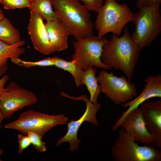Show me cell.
<instances>
[{
  "instance_id": "8",
  "label": "cell",
  "mask_w": 161,
  "mask_h": 161,
  "mask_svg": "<svg viewBox=\"0 0 161 161\" xmlns=\"http://www.w3.org/2000/svg\"><path fill=\"white\" fill-rule=\"evenodd\" d=\"M97 77L101 92L116 105L125 103L137 95L135 83L129 82L125 76L118 77L104 70Z\"/></svg>"
},
{
  "instance_id": "14",
  "label": "cell",
  "mask_w": 161,
  "mask_h": 161,
  "mask_svg": "<svg viewBox=\"0 0 161 161\" xmlns=\"http://www.w3.org/2000/svg\"><path fill=\"white\" fill-rule=\"evenodd\" d=\"M120 127L129 133L135 142L144 144L153 143L154 138L146 127L140 107L130 112Z\"/></svg>"
},
{
  "instance_id": "26",
  "label": "cell",
  "mask_w": 161,
  "mask_h": 161,
  "mask_svg": "<svg viewBox=\"0 0 161 161\" xmlns=\"http://www.w3.org/2000/svg\"><path fill=\"white\" fill-rule=\"evenodd\" d=\"M161 0H137L136 6L138 8L149 7L156 4H160Z\"/></svg>"
},
{
  "instance_id": "19",
  "label": "cell",
  "mask_w": 161,
  "mask_h": 161,
  "mask_svg": "<svg viewBox=\"0 0 161 161\" xmlns=\"http://www.w3.org/2000/svg\"><path fill=\"white\" fill-rule=\"evenodd\" d=\"M0 40L10 45L21 40L18 30L6 17H4L0 22Z\"/></svg>"
},
{
  "instance_id": "15",
  "label": "cell",
  "mask_w": 161,
  "mask_h": 161,
  "mask_svg": "<svg viewBox=\"0 0 161 161\" xmlns=\"http://www.w3.org/2000/svg\"><path fill=\"white\" fill-rule=\"evenodd\" d=\"M50 42L55 52L66 49L68 47L69 32L60 19L47 21L44 24Z\"/></svg>"
},
{
  "instance_id": "7",
  "label": "cell",
  "mask_w": 161,
  "mask_h": 161,
  "mask_svg": "<svg viewBox=\"0 0 161 161\" xmlns=\"http://www.w3.org/2000/svg\"><path fill=\"white\" fill-rule=\"evenodd\" d=\"M108 41L104 37L92 35L76 39L72 42L75 52L71 61L83 70L91 66L105 70L110 69L101 60L103 46Z\"/></svg>"
},
{
  "instance_id": "21",
  "label": "cell",
  "mask_w": 161,
  "mask_h": 161,
  "mask_svg": "<svg viewBox=\"0 0 161 161\" xmlns=\"http://www.w3.org/2000/svg\"><path fill=\"white\" fill-rule=\"evenodd\" d=\"M11 61L16 65L27 68L35 66H54V62L53 58L49 57L42 60L35 61H25L20 59L19 58H11Z\"/></svg>"
},
{
  "instance_id": "1",
  "label": "cell",
  "mask_w": 161,
  "mask_h": 161,
  "mask_svg": "<svg viewBox=\"0 0 161 161\" xmlns=\"http://www.w3.org/2000/svg\"><path fill=\"white\" fill-rule=\"evenodd\" d=\"M140 51L126 27L121 36L113 35L104 44L101 60L111 68L123 71L128 80L131 82Z\"/></svg>"
},
{
  "instance_id": "17",
  "label": "cell",
  "mask_w": 161,
  "mask_h": 161,
  "mask_svg": "<svg viewBox=\"0 0 161 161\" xmlns=\"http://www.w3.org/2000/svg\"><path fill=\"white\" fill-rule=\"evenodd\" d=\"M97 69L94 66L89 67L84 70L83 83L85 84L90 94V101L94 103L97 102L98 97L101 93L100 87L96 76Z\"/></svg>"
},
{
  "instance_id": "3",
  "label": "cell",
  "mask_w": 161,
  "mask_h": 161,
  "mask_svg": "<svg viewBox=\"0 0 161 161\" xmlns=\"http://www.w3.org/2000/svg\"><path fill=\"white\" fill-rule=\"evenodd\" d=\"M160 4H156L139 9L134 14L135 26L131 37L141 51L149 46L161 32Z\"/></svg>"
},
{
  "instance_id": "23",
  "label": "cell",
  "mask_w": 161,
  "mask_h": 161,
  "mask_svg": "<svg viewBox=\"0 0 161 161\" xmlns=\"http://www.w3.org/2000/svg\"><path fill=\"white\" fill-rule=\"evenodd\" d=\"M29 137L31 144L40 153H42L46 151L45 143L42 140V138L38 134L32 132H28L26 134Z\"/></svg>"
},
{
  "instance_id": "16",
  "label": "cell",
  "mask_w": 161,
  "mask_h": 161,
  "mask_svg": "<svg viewBox=\"0 0 161 161\" xmlns=\"http://www.w3.org/2000/svg\"><path fill=\"white\" fill-rule=\"evenodd\" d=\"M24 44V41L10 45L0 40V77L4 75L7 71L9 58H19L25 52V49L21 47Z\"/></svg>"
},
{
  "instance_id": "13",
  "label": "cell",
  "mask_w": 161,
  "mask_h": 161,
  "mask_svg": "<svg viewBox=\"0 0 161 161\" xmlns=\"http://www.w3.org/2000/svg\"><path fill=\"white\" fill-rule=\"evenodd\" d=\"M144 87L140 94L133 100L122 104L123 108L127 109L123 112L120 117L114 124L118 128L127 115L145 101L153 98L161 97V75L160 74L148 76L144 80Z\"/></svg>"
},
{
  "instance_id": "28",
  "label": "cell",
  "mask_w": 161,
  "mask_h": 161,
  "mask_svg": "<svg viewBox=\"0 0 161 161\" xmlns=\"http://www.w3.org/2000/svg\"><path fill=\"white\" fill-rule=\"evenodd\" d=\"M4 119L3 115L0 108V129L1 127V123Z\"/></svg>"
},
{
  "instance_id": "6",
  "label": "cell",
  "mask_w": 161,
  "mask_h": 161,
  "mask_svg": "<svg viewBox=\"0 0 161 161\" xmlns=\"http://www.w3.org/2000/svg\"><path fill=\"white\" fill-rule=\"evenodd\" d=\"M68 119L63 114H47L30 109L21 114L16 120L6 124L4 127L17 130L25 135L28 132H33L42 138L55 126L67 124Z\"/></svg>"
},
{
  "instance_id": "5",
  "label": "cell",
  "mask_w": 161,
  "mask_h": 161,
  "mask_svg": "<svg viewBox=\"0 0 161 161\" xmlns=\"http://www.w3.org/2000/svg\"><path fill=\"white\" fill-rule=\"evenodd\" d=\"M97 13L95 25L99 38L109 32L119 37L125 25L132 21L134 14L127 4L116 0H106Z\"/></svg>"
},
{
  "instance_id": "2",
  "label": "cell",
  "mask_w": 161,
  "mask_h": 161,
  "mask_svg": "<svg viewBox=\"0 0 161 161\" xmlns=\"http://www.w3.org/2000/svg\"><path fill=\"white\" fill-rule=\"evenodd\" d=\"M58 19L76 39L92 35L94 24L89 11L78 0H51Z\"/></svg>"
},
{
  "instance_id": "25",
  "label": "cell",
  "mask_w": 161,
  "mask_h": 161,
  "mask_svg": "<svg viewBox=\"0 0 161 161\" xmlns=\"http://www.w3.org/2000/svg\"><path fill=\"white\" fill-rule=\"evenodd\" d=\"M20 134L18 135V153L22 154L24 151L31 144L30 139L27 135Z\"/></svg>"
},
{
  "instance_id": "4",
  "label": "cell",
  "mask_w": 161,
  "mask_h": 161,
  "mask_svg": "<svg viewBox=\"0 0 161 161\" xmlns=\"http://www.w3.org/2000/svg\"><path fill=\"white\" fill-rule=\"evenodd\" d=\"M115 161H161L160 150L150 144L139 145L129 133L121 128L111 148Z\"/></svg>"
},
{
  "instance_id": "18",
  "label": "cell",
  "mask_w": 161,
  "mask_h": 161,
  "mask_svg": "<svg viewBox=\"0 0 161 161\" xmlns=\"http://www.w3.org/2000/svg\"><path fill=\"white\" fill-rule=\"evenodd\" d=\"M53 58L54 60V66L69 72L73 77L77 87L83 85L82 78L83 70L72 61H68L56 56Z\"/></svg>"
},
{
  "instance_id": "22",
  "label": "cell",
  "mask_w": 161,
  "mask_h": 161,
  "mask_svg": "<svg viewBox=\"0 0 161 161\" xmlns=\"http://www.w3.org/2000/svg\"><path fill=\"white\" fill-rule=\"evenodd\" d=\"M0 3L5 9H13L27 7L30 9L33 4V0H0Z\"/></svg>"
},
{
  "instance_id": "24",
  "label": "cell",
  "mask_w": 161,
  "mask_h": 161,
  "mask_svg": "<svg viewBox=\"0 0 161 161\" xmlns=\"http://www.w3.org/2000/svg\"><path fill=\"white\" fill-rule=\"evenodd\" d=\"M83 3V5L89 11L97 12L103 5V0H78Z\"/></svg>"
},
{
  "instance_id": "11",
  "label": "cell",
  "mask_w": 161,
  "mask_h": 161,
  "mask_svg": "<svg viewBox=\"0 0 161 161\" xmlns=\"http://www.w3.org/2000/svg\"><path fill=\"white\" fill-rule=\"evenodd\" d=\"M43 19L37 12L30 10L27 29L34 48L42 54L49 55L55 52L50 42Z\"/></svg>"
},
{
  "instance_id": "30",
  "label": "cell",
  "mask_w": 161,
  "mask_h": 161,
  "mask_svg": "<svg viewBox=\"0 0 161 161\" xmlns=\"http://www.w3.org/2000/svg\"><path fill=\"white\" fill-rule=\"evenodd\" d=\"M3 153H4V150L2 148L0 149V156L2 155L3 154Z\"/></svg>"
},
{
  "instance_id": "27",
  "label": "cell",
  "mask_w": 161,
  "mask_h": 161,
  "mask_svg": "<svg viewBox=\"0 0 161 161\" xmlns=\"http://www.w3.org/2000/svg\"><path fill=\"white\" fill-rule=\"evenodd\" d=\"M9 79V77L7 75H4L0 79V95L4 90L5 85Z\"/></svg>"
},
{
  "instance_id": "9",
  "label": "cell",
  "mask_w": 161,
  "mask_h": 161,
  "mask_svg": "<svg viewBox=\"0 0 161 161\" xmlns=\"http://www.w3.org/2000/svg\"><path fill=\"white\" fill-rule=\"evenodd\" d=\"M38 100L35 93L11 82L0 95V108L4 119H9L16 111L36 104Z\"/></svg>"
},
{
  "instance_id": "20",
  "label": "cell",
  "mask_w": 161,
  "mask_h": 161,
  "mask_svg": "<svg viewBox=\"0 0 161 161\" xmlns=\"http://www.w3.org/2000/svg\"><path fill=\"white\" fill-rule=\"evenodd\" d=\"M33 4L30 9L35 11L47 21H52L58 19L53 9L51 0H33Z\"/></svg>"
},
{
  "instance_id": "12",
  "label": "cell",
  "mask_w": 161,
  "mask_h": 161,
  "mask_svg": "<svg viewBox=\"0 0 161 161\" xmlns=\"http://www.w3.org/2000/svg\"><path fill=\"white\" fill-rule=\"evenodd\" d=\"M140 106L146 127L154 138L152 144L161 148V99H150Z\"/></svg>"
},
{
  "instance_id": "29",
  "label": "cell",
  "mask_w": 161,
  "mask_h": 161,
  "mask_svg": "<svg viewBox=\"0 0 161 161\" xmlns=\"http://www.w3.org/2000/svg\"><path fill=\"white\" fill-rule=\"evenodd\" d=\"M4 14L2 10L0 8V22L4 18Z\"/></svg>"
},
{
  "instance_id": "10",
  "label": "cell",
  "mask_w": 161,
  "mask_h": 161,
  "mask_svg": "<svg viewBox=\"0 0 161 161\" xmlns=\"http://www.w3.org/2000/svg\"><path fill=\"white\" fill-rule=\"evenodd\" d=\"M65 97L74 100H82L86 103V111L80 119L75 121L72 120L67 124L68 130L66 133L63 137L59 139L56 143V145L59 146L64 142H68L70 144L69 150L73 151L78 149L79 143L81 142V140L77 137V134L82 123L85 121H87L96 127L99 126L96 114L100 109L101 106L97 103L91 102L86 95H83L75 97L66 94Z\"/></svg>"
}]
</instances>
